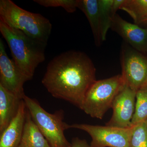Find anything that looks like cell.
<instances>
[{"mask_svg": "<svg viewBox=\"0 0 147 147\" xmlns=\"http://www.w3.org/2000/svg\"><path fill=\"white\" fill-rule=\"evenodd\" d=\"M78 8L86 16L91 28L95 44L100 46L102 42L98 0H79Z\"/></svg>", "mask_w": 147, "mask_h": 147, "instance_id": "cell-13", "label": "cell"}, {"mask_svg": "<svg viewBox=\"0 0 147 147\" xmlns=\"http://www.w3.org/2000/svg\"><path fill=\"white\" fill-rule=\"evenodd\" d=\"M120 60L121 75L125 85L137 91L147 85V55L126 43L122 45Z\"/></svg>", "mask_w": 147, "mask_h": 147, "instance_id": "cell-6", "label": "cell"}, {"mask_svg": "<svg viewBox=\"0 0 147 147\" xmlns=\"http://www.w3.org/2000/svg\"><path fill=\"white\" fill-rule=\"evenodd\" d=\"M39 5L49 7H62L69 13H74L78 8L79 0H34Z\"/></svg>", "mask_w": 147, "mask_h": 147, "instance_id": "cell-19", "label": "cell"}, {"mask_svg": "<svg viewBox=\"0 0 147 147\" xmlns=\"http://www.w3.org/2000/svg\"><path fill=\"white\" fill-rule=\"evenodd\" d=\"M26 112V107L23 99L16 117L0 133V147H18L22 137Z\"/></svg>", "mask_w": 147, "mask_h": 147, "instance_id": "cell-11", "label": "cell"}, {"mask_svg": "<svg viewBox=\"0 0 147 147\" xmlns=\"http://www.w3.org/2000/svg\"><path fill=\"white\" fill-rule=\"evenodd\" d=\"M132 127L122 128L85 123L70 125V128L83 130L89 134L92 138L90 147H129Z\"/></svg>", "mask_w": 147, "mask_h": 147, "instance_id": "cell-7", "label": "cell"}, {"mask_svg": "<svg viewBox=\"0 0 147 147\" xmlns=\"http://www.w3.org/2000/svg\"><path fill=\"white\" fill-rule=\"evenodd\" d=\"M71 144V147H90L86 140L79 139L78 137L73 138Z\"/></svg>", "mask_w": 147, "mask_h": 147, "instance_id": "cell-20", "label": "cell"}, {"mask_svg": "<svg viewBox=\"0 0 147 147\" xmlns=\"http://www.w3.org/2000/svg\"><path fill=\"white\" fill-rule=\"evenodd\" d=\"M29 79L9 57L2 40L0 39V85L21 98L26 95L24 85Z\"/></svg>", "mask_w": 147, "mask_h": 147, "instance_id": "cell-9", "label": "cell"}, {"mask_svg": "<svg viewBox=\"0 0 147 147\" xmlns=\"http://www.w3.org/2000/svg\"><path fill=\"white\" fill-rule=\"evenodd\" d=\"M125 85L121 74L96 80L87 92L81 110L92 117L102 119Z\"/></svg>", "mask_w": 147, "mask_h": 147, "instance_id": "cell-5", "label": "cell"}, {"mask_svg": "<svg viewBox=\"0 0 147 147\" xmlns=\"http://www.w3.org/2000/svg\"><path fill=\"white\" fill-rule=\"evenodd\" d=\"M18 147H50L27 109L22 137Z\"/></svg>", "mask_w": 147, "mask_h": 147, "instance_id": "cell-14", "label": "cell"}, {"mask_svg": "<svg viewBox=\"0 0 147 147\" xmlns=\"http://www.w3.org/2000/svg\"><path fill=\"white\" fill-rule=\"evenodd\" d=\"M113 2V0H98L102 41L106 40L107 32L111 28L115 16L112 11Z\"/></svg>", "mask_w": 147, "mask_h": 147, "instance_id": "cell-16", "label": "cell"}, {"mask_svg": "<svg viewBox=\"0 0 147 147\" xmlns=\"http://www.w3.org/2000/svg\"><path fill=\"white\" fill-rule=\"evenodd\" d=\"M146 123H147V119L146 120Z\"/></svg>", "mask_w": 147, "mask_h": 147, "instance_id": "cell-23", "label": "cell"}, {"mask_svg": "<svg viewBox=\"0 0 147 147\" xmlns=\"http://www.w3.org/2000/svg\"><path fill=\"white\" fill-rule=\"evenodd\" d=\"M27 110L40 131L47 140L50 147H71L65 131L70 125L64 121V112L57 110L50 113L42 108L38 100L25 95L23 98Z\"/></svg>", "mask_w": 147, "mask_h": 147, "instance_id": "cell-4", "label": "cell"}, {"mask_svg": "<svg viewBox=\"0 0 147 147\" xmlns=\"http://www.w3.org/2000/svg\"><path fill=\"white\" fill-rule=\"evenodd\" d=\"M0 19L33 39L47 45L52 31L49 19L19 7L10 0L0 1Z\"/></svg>", "mask_w": 147, "mask_h": 147, "instance_id": "cell-3", "label": "cell"}, {"mask_svg": "<svg viewBox=\"0 0 147 147\" xmlns=\"http://www.w3.org/2000/svg\"><path fill=\"white\" fill-rule=\"evenodd\" d=\"M124 0H113L112 5V11L114 15L117 13V11L120 9Z\"/></svg>", "mask_w": 147, "mask_h": 147, "instance_id": "cell-21", "label": "cell"}, {"mask_svg": "<svg viewBox=\"0 0 147 147\" xmlns=\"http://www.w3.org/2000/svg\"><path fill=\"white\" fill-rule=\"evenodd\" d=\"M137 91L125 85L117 95L112 105L113 113L111 119L105 124L108 126L129 128L135 108Z\"/></svg>", "mask_w": 147, "mask_h": 147, "instance_id": "cell-8", "label": "cell"}, {"mask_svg": "<svg viewBox=\"0 0 147 147\" xmlns=\"http://www.w3.org/2000/svg\"><path fill=\"white\" fill-rule=\"evenodd\" d=\"M147 119V85L137 91L135 111L131 120L132 125Z\"/></svg>", "mask_w": 147, "mask_h": 147, "instance_id": "cell-17", "label": "cell"}, {"mask_svg": "<svg viewBox=\"0 0 147 147\" xmlns=\"http://www.w3.org/2000/svg\"><path fill=\"white\" fill-rule=\"evenodd\" d=\"M120 9L124 11L140 26L147 21V0H124Z\"/></svg>", "mask_w": 147, "mask_h": 147, "instance_id": "cell-15", "label": "cell"}, {"mask_svg": "<svg viewBox=\"0 0 147 147\" xmlns=\"http://www.w3.org/2000/svg\"><path fill=\"white\" fill-rule=\"evenodd\" d=\"M139 26L142 27H144L145 28H147V21H145L144 23H143V24H142Z\"/></svg>", "mask_w": 147, "mask_h": 147, "instance_id": "cell-22", "label": "cell"}, {"mask_svg": "<svg viewBox=\"0 0 147 147\" xmlns=\"http://www.w3.org/2000/svg\"><path fill=\"white\" fill-rule=\"evenodd\" d=\"M0 32L8 44L15 64L29 81L31 80L37 67L45 60L47 45L1 19Z\"/></svg>", "mask_w": 147, "mask_h": 147, "instance_id": "cell-2", "label": "cell"}, {"mask_svg": "<svg viewBox=\"0 0 147 147\" xmlns=\"http://www.w3.org/2000/svg\"><path fill=\"white\" fill-rule=\"evenodd\" d=\"M91 59L81 51L69 50L53 59L47 66L42 84L53 96L82 109L88 90L96 81Z\"/></svg>", "mask_w": 147, "mask_h": 147, "instance_id": "cell-1", "label": "cell"}, {"mask_svg": "<svg viewBox=\"0 0 147 147\" xmlns=\"http://www.w3.org/2000/svg\"><path fill=\"white\" fill-rule=\"evenodd\" d=\"M23 99L0 85V133L16 117Z\"/></svg>", "mask_w": 147, "mask_h": 147, "instance_id": "cell-12", "label": "cell"}, {"mask_svg": "<svg viewBox=\"0 0 147 147\" xmlns=\"http://www.w3.org/2000/svg\"><path fill=\"white\" fill-rule=\"evenodd\" d=\"M129 147H147V124L146 121L132 125Z\"/></svg>", "mask_w": 147, "mask_h": 147, "instance_id": "cell-18", "label": "cell"}, {"mask_svg": "<svg viewBox=\"0 0 147 147\" xmlns=\"http://www.w3.org/2000/svg\"><path fill=\"white\" fill-rule=\"evenodd\" d=\"M110 28L121 37L127 44L147 55V28L129 23L117 13Z\"/></svg>", "mask_w": 147, "mask_h": 147, "instance_id": "cell-10", "label": "cell"}]
</instances>
